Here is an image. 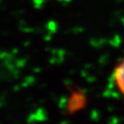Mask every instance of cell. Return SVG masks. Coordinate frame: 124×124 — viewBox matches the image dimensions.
Instances as JSON below:
<instances>
[{
  "label": "cell",
  "instance_id": "6da1fadb",
  "mask_svg": "<svg viewBox=\"0 0 124 124\" xmlns=\"http://www.w3.org/2000/svg\"><path fill=\"white\" fill-rule=\"evenodd\" d=\"M113 82L124 100V54L113 70Z\"/></svg>",
  "mask_w": 124,
  "mask_h": 124
}]
</instances>
